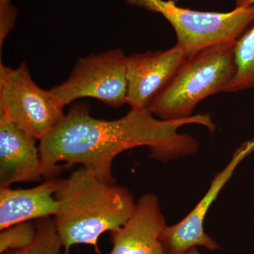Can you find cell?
<instances>
[{
	"label": "cell",
	"mask_w": 254,
	"mask_h": 254,
	"mask_svg": "<svg viewBox=\"0 0 254 254\" xmlns=\"http://www.w3.org/2000/svg\"><path fill=\"white\" fill-rule=\"evenodd\" d=\"M187 125H202L211 133L217 128L209 114L165 120L155 119L148 108L131 109L109 121L93 118L88 107L77 105L40 141L43 177L54 178L63 168L81 164L101 181L113 185L114 159L125 150L148 147L150 157L163 163L196 153L194 137L178 132Z\"/></svg>",
	"instance_id": "6da1fadb"
},
{
	"label": "cell",
	"mask_w": 254,
	"mask_h": 254,
	"mask_svg": "<svg viewBox=\"0 0 254 254\" xmlns=\"http://www.w3.org/2000/svg\"><path fill=\"white\" fill-rule=\"evenodd\" d=\"M55 197L60 209L54 220L64 254L74 245L96 246L103 233L128 221L136 204L126 187L105 183L84 167L64 179Z\"/></svg>",
	"instance_id": "7a4b0ae2"
},
{
	"label": "cell",
	"mask_w": 254,
	"mask_h": 254,
	"mask_svg": "<svg viewBox=\"0 0 254 254\" xmlns=\"http://www.w3.org/2000/svg\"><path fill=\"white\" fill-rule=\"evenodd\" d=\"M235 43L207 48L186 60L148 109L161 120L191 117L202 100L223 92L236 73Z\"/></svg>",
	"instance_id": "3957f363"
},
{
	"label": "cell",
	"mask_w": 254,
	"mask_h": 254,
	"mask_svg": "<svg viewBox=\"0 0 254 254\" xmlns=\"http://www.w3.org/2000/svg\"><path fill=\"white\" fill-rule=\"evenodd\" d=\"M139 6L168 20L187 59L210 47L236 43L254 23V3L227 13L185 9L173 0H140Z\"/></svg>",
	"instance_id": "277c9868"
},
{
	"label": "cell",
	"mask_w": 254,
	"mask_h": 254,
	"mask_svg": "<svg viewBox=\"0 0 254 254\" xmlns=\"http://www.w3.org/2000/svg\"><path fill=\"white\" fill-rule=\"evenodd\" d=\"M64 108L51 89L35 83L25 62L12 68L0 61V115L41 141L62 121Z\"/></svg>",
	"instance_id": "5b68a950"
},
{
	"label": "cell",
	"mask_w": 254,
	"mask_h": 254,
	"mask_svg": "<svg viewBox=\"0 0 254 254\" xmlns=\"http://www.w3.org/2000/svg\"><path fill=\"white\" fill-rule=\"evenodd\" d=\"M127 56L115 49L80 58L71 74L51 91L64 105L82 98H93L113 108L127 101Z\"/></svg>",
	"instance_id": "8992f818"
},
{
	"label": "cell",
	"mask_w": 254,
	"mask_h": 254,
	"mask_svg": "<svg viewBox=\"0 0 254 254\" xmlns=\"http://www.w3.org/2000/svg\"><path fill=\"white\" fill-rule=\"evenodd\" d=\"M254 152V138L242 143L235 152L225 168L212 180L203 198L185 218L165 227L160 241L167 254H185L190 249L201 247L209 251L220 247L204 230V220L210 206L222 189L230 181L239 165Z\"/></svg>",
	"instance_id": "52a82bcc"
},
{
	"label": "cell",
	"mask_w": 254,
	"mask_h": 254,
	"mask_svg": "<svg viewBox=\"0 0 254 254\" xmlns=\"http://www.w3.org/2000/svg\"><path fill=\"white\" fill-rule=\"evenodd\" d=\"M187 60L178 45L168 50L127 57V104L131 109H147Z\"/></svg>",
	"instance_id": "ba28073f"
},
{
	"label": "cell",
	"mask_w": 254,
	"mask_h": 254,
	"mask_svg": "<svg viewBox=\"0 0 254 254\" xmlns=\"http://www.w3.org/2000/svg\"><path fill=\"white\" fill-rule=\"evenodd\" d=\"M166 226L158 196L145 193L136 202L128 221L110 232L113 246L108 254H167L160 241Z\"/></svg>",
	"instance_id": "9c48e42d"
},
{
	"label": "cell",
	"mask_w": 254,
	"mask_h": 254,
	"mask_svg": "<svg viewBox=\"0 0 254 254\" xmlns=\"http://www.w3.org/2000/svg\"><path fill=\"white\" fill-rule=\"evenodd\" d=\"M43 177L36 139L0 115V187L39 182Z\"/></svg>",
	"instance_id": "30bf717a"
},
{
	"label": "cell",
	"mask_w": 254,
	"mask_h": 254,
	"mask_svg": "<svg viewBox=\"0 0 254 254\" xmlns=\"http://www.w3.org/2000/svg\"><path fill=\"white\" fill-rule=\"evenodd\" d=\"M63 180L48 179L26 190L0 187V230L20 222L55 216L60 209L55 194Z\"/></svg>",
	"instance_id": "8fae6325"
},
{
	"label": "cell",
	"mask_w": 254,
	"mask_h": 254,
	"mask_svg": "<svg viewBox=\"0 0 254 254\" xmlns=\"http://www.w3.org/2000/svg\"><path fill=\"white\" fill-rule=\"evenodd\" d=\"M236 73L223 92L235 93L254 87V23L235 46Z\"/></svg>",
	"instance_id": "7c38bea8"
},
{
	"label": "cell",
	"mask_w": 254,
	"mask_h": 254,
	"mask_svg": "<svg viewBox=\"0 0 254 254\" xmlns=\"http://www.w3.org/2000/svg\"><path fill=\"white\" fill-rule=\"evenodd\" d=\"M36 237L27 248L9 251L4 254H62L63 244L54 218L40 219L36 225Z\"/></svg>",
	"instance_id": "4fadbf2b"
},
{
	"label": "cell",
	"mask_w": 254,
	"mask_h": 254,
	"mask_svg": "<svg viewBox=\"0 0 254 254\" xmlns=\"http://www.w3.org/2000/svg\"><path fill=\"white\" fill-rule=\"evenodd\" d=\"M36 227L31 221L20 222L0 232V253L27 248L34 242Z\"/></svg>",
	"instance_id": "5bb4252c"
},
{
	"label": "cell",
	"mask_w": 254,
	"mask_h": 254,
	"mask_svg": "<svg viewBox=\"0 0 254 254\" xmlns=\"http://www.w3.org/2000/svg\"><path fill=\"white\" fill-rule=\"evenodd\" d=\"M16 14L17 9L11 0H0V53L5 39L14 27Z\"/></svg>",
	"instance_id": "9a60e30c"
},
{
	"label": "cell",
	"mask_w": 254,
	"mask_h": 254,
	"mask_svg": "<svg viewBox=\"0 0 254 254\" xmlns=\"http://www.w3.org/2000/svg\"><path fill=\"white\" fill-rule=\"evenodd\" d=\"M254 0H236V7L254 4Z\"/></svg>",
	"instance_id": "2e32d148"
},
{
	"label": "cell",
	"mask_w": 254,
	"mask_h": 254,
	"mask_svg": "<svg viewBox=\"0 0 254 254\" xmlns=\"http://www.w3.org/2000/svg\"><path fill=\"white\" fill-rule=\"evenodd\" d=\"M185 254H201L200 253L199 251L197 250V247H193V248L190 249L188 252Z\"/></svg>",
	"instance_id": "e0dca14e"
}]
</instances>
